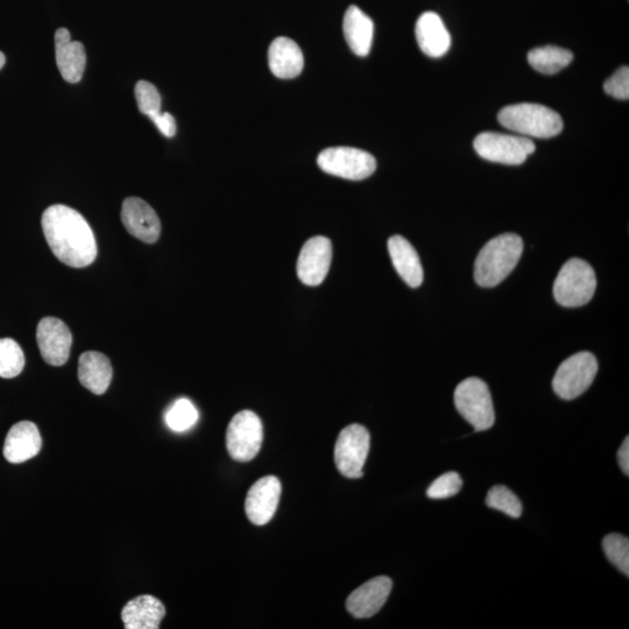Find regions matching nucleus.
Wrapping results in <instances>:
<instances>
[{
	"mask_svg": "<svg viewBox=\"0 0 629 629\" xmlns=\"http://www.w3.org/2000/svg\"><path fill=\"white\" fill-rule=\"evenodd\" d=\"M41 225L49 247L61 263L74 268L94 263L97 257L96 239L80 212L55 204L44 212Z\"/></svg>",
	"mask_w": 629,
	"mask_h": 629,
	"instance_id": "obj_1",
	"label": "nucleus"
},
{
	"mask_svg": "<svg viewBox=\"0 0 629 629\" xmlns=\"http://www.w3.org/2000/svg\"><path fill=\"white\" fill-rule=\"evenodd\" d=\"M524 242L515 233H504L480 250L475 263V280L480 287L492 288L503 282L517 267Z\"/></svg>",
	"mask_w": 629,
	"mask_h": 629,
	"instance_id": "obj_2",
	"label": "nucleus"
},
{
	"mask_svg": "<svg viewBox=\"0 0 629 629\" xmlns=\"http://www.w3.org/2000/svg\"><path fill=\"white\" fill-rule=\"evenodd\" d=\"M498 120L506 129L529 139L556 137L564 126L556 111L534 103L508 105L499 112Z\"/></svg>",
	"mask_w": 629,
	"mask_h": 629,
	"instance_id": "obj_3",
	"label": "nucleus"
},
{
	"mask_svg": "<svg viewBox=\"0 0 629 629\" xmlns=\"http://www.w3.org/2000/svg\"><path fill=\"white\" fill-rule=\"evenodd\" d=\"M596 288L597 278L592 266L582 259L572 258L557 275L554 296L558 305L577 308L591 301Z\"/></svg>",
	"mask_w": 629,
	"mask_h": 629,
	"instance_id": "obj_4",
	"label": "nucleus"
},
{
	"mask_svg": "<svg viewBox=\"0 0 629 629\" xmlns=\"http://www.w3.org/2000/svg\"><path fill=\"white\" fill-rule=\"evenodd\" d=\"M455 406L476 431L490 429L496 422L489 386L482 379L463 380L456 387Z\"/></svg>",
	"mask_w": 629,
	"mask_h": 629,
	"instance_id": "obj_5",
	"label": "nucleus"
},
{
	"mask_svg": "<svg viewBox=\"0 0 629 629\" xmlns=\"http://www.w3.org/2000/svg\"><path fill=\"white\" fill-rule=\"evenodd\" d=\"M317 164L324 173L352 181L370 178L377 169L372 154L353 147L327 148L318 155Z\"/></svg>",
	"mask_w": 629,
	"mask_h": 629,
	"instance_id": "obj_6",
	"label": "nucleus"
},
{
	"mask_svg": "<svg viewBox=\"0 0 629 629\" xmlns=\"http://www.w3.org/2000/svg\"><path fill=\"white\" fill-rule=\"evenodd\" d=\"M473 147L480 158L508 166L524 164L535 152L532 139L496 132L480 133Z\"/></svg>",
	"mask_w": 629,
	"mask_h": 629,
	"instance_id": "obj_7",
	"label": "nucleus"
},
{
	"mask_svg": "<svg viewBox=\"0 0 629 629\" xmlns=\"http://www.w3.org/2000/svg\"><path fill=\"white\" fill-rule=\"evenodd\" d=\"M598 372V362L590 352H578L558 367L553 388L563 400H574L589 390Z\"/></svg>",
	"mask_w": 629,
	"mask_h": 629,
	"instance_id": "obj_8",
	"label": "nucleus"
},
{
	"mask_svg": "<svg viewBox=\"0 0 629 629\" xmlns=\"http://www.w3.org/2000/svg\"><path fill=\"white\" fill-rule=\"evenodd\" d=\"M263 423L256 413L243 411L235 415L226 431V448L237 462H250L263 444Z\"/></svg>",
	"mask_w": 629,
	"mask_h": 629,
	"instance_id": "obj_9",
	"label": "nucleus"
},
{
	"mask_svg": "<svg viewBox=\"0 0 629 629\" xmlns=\"http://www.w3.org/2000/svg\"><path fill=\"white\" fill-rule=\"evenodd\" d=\"M371 437L360 424H351L339 434L335 447V463L346 478L363 477V468L369 456Z\"/></svg>",
	"mask_w": 629,
	"mask_h": 629,
	"instance_id": "obj_10",
	"label": "nucleus"
},
{
	"mask_svg": "<svg viewBox=\"0 0 629 629\" xmlns=\"http://www.w3.org/2000/svg\"><path fill=\"white\" fill-rule=\"evenodd\" d=\"M37 342L41 357L47 364L62 366L68 362L73 336L67 325L59 318H42L38 324Z\"/></svg>",
	"mask_w": 629,
	"mask_h": 629,
	"instance_id": "obj_11",
	"label": "nucleus"
},
{
	"mask_svg": "<svg viewBox=\"0 0 629 629\" xmlns=\"http://www.w3.org/2000/svg\"><path fill=\"white\" fill-rule=\"evenodd\" d=\"M332 260L330 239L317 236L310 238L300 252L298 266L299 279L310 287L320 286L327 278Z\"/></svg>",
	"mask_w": 629,
	"mask_h": 629,
	"instance_id": "obj_12",
	"label": "nucleus"
},
{
	"mask_svg": "<svg viewBox=\"0 0 629 629\" xmlns=\"http://www.w3.org/2000/svg\"><path fill=\"white\" fill-rule=\"evenodd\" d=\"M281 496V483L277 477L266 476L254 484L245 501L247 518L252 524L264 526L274 517Z\"/></svg>",
	"mask_w": 629,
	"mask_h": 629,
	"instance_id": "obj_13",
	"label": "nucleus"
},
{
	"mask_svg": "<svg viewBox=\"0 0 629 629\" xmlns=\"http://www.w3.org/2000/svg\"><path fill=\"white\" fill-rule=\"evenodd\" d=\"M392 586L391 578L386 576L372 578L351 593L346 600V609L357 619L376 616L390 597Z\"/></svg>",
	"mask_w": 629,
	"mask_h": 629,
	"instance_id": "obj_14",
	"label": "nucleus"
},
{
	"mask_svg": "<svg viewBox=\"0 0 629 629\" xmlns=\"http://www.w3.org/2000/svg\"><path fill=\"white\" fill-rule=\"evenodd\" d=\"M122 222L125 229L141 242L153 244L161 233V223L157 212L138 197H130L123 203Z\"/></svg>",
	"mask_w": 629,
	"mask_h": 629,
	"instance_id": "obj_15",
	"label": "nucleus"
},
{
	"mask_svg": "<svg viewBox=\"0 0 629 629\" xmlns=\"http://www.w3.org/2000/svg\"><path fill=\"white\" fill-rule=\"evenodd\" d=\"M55 56L59 72L69 83L82 80L87 65L86 49L79 41H73L67 28L55 33Z\"/></svg>",
	"mask_w": 629,
	"mask_h": 629,
	"instance_id": "obj_16",
	"label": "nucleus"
},
{
	"mask_svg": "<svg viewBox=\"0 0 629 629\" xmlns=\"http://www.w3.org/2000/svg\"><path fill=\"white\" fill-rule=\"evenodd\" d=\"M42 447L40 431L33 422L23 421L10 429L4 443L7 462L20 464L37 456Z\"/></svg>",
	"mask_w": 629,
	"mask_h": 629,
	"instance_id": "obj_17",
	"label": "nucleus"
},
{
	"mask_svg": "<svg viewBox=\"0 0 629 629\" xmlns=\"http://www.w3.org/2000/svg\"><path fill=\"white\" fill-rule=\"evenodd\" d=\"M416 40L421 51L429 58H442L451 46L450 33L435 12H424L415 27Z\"/></svg>",
	"mask_w": 629,
	"mask_h": 629,
	"instance_id": "obj_18",
	"label": "nucleus"
},
{
	"mask_svg": "<svg viewBox=\"0 0 629 629\" xmlns=\"http://www.w3.org/2000/svg\"><path fill=\"white\" fill-rule=\"evenodd\" d=\"M268 65L279 79L291 80L298 77L305 66L301 48L295 41L281 37L275 39L268 49Z\"/></svg>",
	"mask_w": 629,
	"mask_h": 629,
	"instance_id": "obj_19",
	"label": "nucleus"
},
{
	"mask_svg": "<svg viewBox=\"0 0 629 629\" xmlns=\"http://www.w3.org/2000/svg\"><path fill=\"white\" fill-rule=\"evenodd\" d=\"M388 252L400 278L409 287H420L423 282V268L413 245L404 237L393 236L388 240Z\"/></svg>",
	"mask_w": 629,
	"mask_h": 629,
	"instance_id": "obj_20",
	"label": "nucleus"
},
{
	"mask_svg": "<svg viewBox=\"0 0 629 629\" xmlns=\"http://www.w3.org/2000/svg\"><path fill=\"white\" fill-rule=\"evenodd\" d=\"M166 616L164 604L153 596H140L130 600L122 611L126 629H158Z\"/></svg>",
	"mask_w": 629,
	"mask_h": 629,
	"instance_id": "obj_21",
	"label": "nucleus"
},
{
	"mask_svg": "<svg viewBox=\"0 0 629 629\" xmlns=\"http://www.w3.org/2000/svg\"><path fill=\"white\" fill-rule=\"evenodd\" d=\"M343 32L346 42L352 51L358 56H367L371 52L374 24L356 5H351L345 12L343 20Z\"/></svg>",
	"mask_w": 629,
	"mask_h": 629,
	"instance_id": "obj_22",
	"label": "nucleus"
},
{
	"mask_svg": "<svg viewBox=\"0 0 629 629\" xmlns=\"http://www.w3.org/2000/svg\"><path fill=\"white\" fill-rule=\"evenodd\" d=\"M80 383L90 392L102 395L111 384L112 366L108 357L101 352H84L79 360Z\"/></svg>",
	"mask_w": 629,
	"mask_h": 629,
	"instance_id": "obj_23",
	"label": "nucleus"
},
{
	"mask_svg": "<svg viewBox=\"0 0 629 629\" xmlns=\"http://www.w3.org/2000/svg\"><path fill=\"white\" fill-rule=\"evenodd\" d=\"M574 60V54L568 49L557 46H544L532 49L528 53V62L536 72L544 75L560 73Z\"/></svg>",
	"mask_w": 629,
	"mask_h": 629,
	"instance_id": "obj_24",
	"label": "nucleus"
},
{
	"mask_svg": "<svg viewBox=\"0 0 629 629\" xmlns=\"http://www.w3.org/2000/svg\"><path fill=\"white\" fill-rule=\"evenodd\" d=\"M24 367L25 355L20 345L11 338L0 339V378H16Z\"/></svg>",
	"mask_w": 629,
	"mask_h": 629,
	"instance_id": "obj_25",
	"label": "nucleus"
},
{
	"mask_svg": "<svg viewBox=\"0 0 629 629\" xmlns=\"http://www.w3.org/2000/svg\"><path fill=\"white\" fill-rule=\"evenodd\" d=\"M199 420V412L193 402L188 399L175 401L165 415V421L169 429L176 433H183L193 428Z\"/></svg>",
	"mask_w": 629,
	"mask_h": 629,
	"instance_id": "obj_26",
	"label": "nucleus"
},
{
	"mask_svg": "<svg viewBox=\"0 0 629 629\" xmlns=\"http://www.w3.org/2000/svg\"><path fill=\"white\" fill-rule=\"evenodd\" d=\"M486 505L510 515L511 518L518 519L522 514V504L520 499L503 485L493 486L487 493Z\"/></svg>",
	"mask_w": 629,
	"mask_h": 629,
	"instance_id": "obj_27",
	"label": "nucleus"
},
{
	"mask_svg": "<svg viewBox=\"0 0 629 629\" xmlns=\"http://www.w3.org/2000/svg\"><path fill=\"white\" fill-rule=\"evenodd\" d=\"M605 555L616 567L629 576V541L620 534L607 535L603 541Z\"/></svg>",
	"mask_w": 629,
	"mask_h": 629,
	"instance_id": "obj_28",
	"label": "nucleus"
},
{
	"mask_svg": "<svg viewBox=\"0 0 629 629\" xmlns=\"http://www.w3.org/2000/svg\"><path fill=\"white\" fill-rule=\"evenodd\" d=\"M462 487L463 480L457 472L444 473L429 486L427 496L430 499H447L456 496Z\"/></svg>",
	"mask_w": 629,
	"mask_h": 629,
	"instance_id": "obj_29",
	"label": "nucleus"
},
{
	"mask_svg": "<svg viewBox=\"0 0 629 629\" xmlns=\"http://www.w3.org/2000/svg\"><path fill=\"white\" fill-rule=\"evenodd\" d=\"M138 108L147 117L161 111V96L157 88L147 81H139L136 86Z\"/></svg>",
	"mask_w": 629,
	"mask_h": 629,
	"instance_id": "obj_30",
	"label": "nucleus"
},
{
	"mask_svg": "<svg viewBox=\"0 0 629 629\" xmlns=\"http://www.w3.org/2000/svg\"><path fill=\"white\" fill-rule=\"evenodd\" d=\"M607 95L617 100L627 101L629 98V68L621 67L604 83Z\"/></svg>",
	"mask_w": 629,
	"mask_h": 629,
	"instance_id": "obj_31",
	"label": "nucleus"
},
{
	"mask_svg": "<svg viewBox=\"0 0 629 629\" xmlns=\"http://www.w3.org/2000/svg\"><path fill=\"white\" fill-rule=\"evenodd\" d=\"M152 120L158 130L167 138H173L176 134V122L171 113L157 112L148 117Z\"/></svg>",
	"mask_w": 629,
	"mask_h": 629,
	"instance_id": "obj_32",
	"label": "nucleus"
},
{
	"mask_svg": "<svg viewBox=\"0 0 629 629\" xmlns=\"http://www.w3.org/2000/svg\"><path fill=\"white\" fill-rule=\"evenodd\" d=\"M618 461L621 466V470L625 473L626 476L629 475V440L626 437L623 445H621L618 451Z\"/></svg>",
	"mask_w": 629,
	"mask_h": 629,
	"instance_id": "obj_33",
	"label": "nucleus"
},
{
	"mask_svg": "<svg viewBox=\"0 0 629 629\" xmlns=\"http://www.w3.org/2000/svg\"><path fill=\"white\" fill-rule=\"evenodd\" d=\"M5 65V55L0 52V69H2Z\"/></svg>",
	"mask_w": 629,
	"mask_h": 629,
	"instance_id": "obj_34",
	"label": "nucleus"
}]
</instances>
